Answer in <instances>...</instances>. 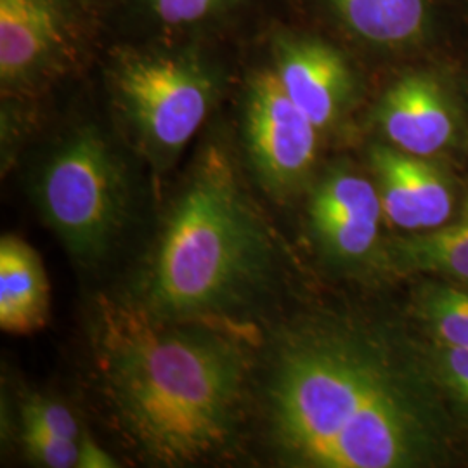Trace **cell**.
Returning <instances> with one entry per match:
<instances>
[{"instance_id": "6da1fadb", "label": "cell", "mask_w": 468, "mask_h": 468, "mask_svg": "<svg viewBox=\"0 0 468 468\" xmlns=\"http://www.w3.org/2000/svg\"><path fill=\"white\" fill-rule=\"evenodd\" d=\"M262 411L288 467L404 468L437 462L448 419L419 352L361 316L313 313L271 340Z\"/></svg>"}, {"instance_id": "7a4b0ae2", "label": "cell", "mask_w": 468, "mask_h": 468, "mask_svg": "<svg viewBox=\"0 0 468 468\" xmlns=\"http://www.w3.org/2000/svg\"><path fill=\"white\" fill-rule=\"evenodd\" d=\"M92 340L106 410L141 460L187 467L233 450L255 369V349L238 324L156 318L104 301Z\"/></svg>"}, {"instance_id": "3957f363", "label": "cell", "mask_w": 468, "mask_h": 468, "mask_svg": "<svg viewBox=\"0 0 468 468\" xmlns=\"http://www.w3.org/2000/svg\"><path fill=\"white\" fill-rule=\"evenodd\" d=\"M268 220L231 154L208 144L195 158L123 302L151 316L241 324L278 276Z\"/></svg>"}, {"instance_id": "277c9868", "label": "cell", "mask_w": 468, "mask_h": 468, "mask_svg": "<svg viewBox=\"0 0 468 468\" xmlns=\"http://www.w3.org/2000/svg\"><path fill=\"white\" fill-rule=\"evenodd\" d=\"M35 207L69 257L98 268L127 229L133 189L110 141L92 125L67 135L42 164L32 185Z\"/></svg>"}, {"instance_id": "5b68a950", "label": "cell", "mask_w": 468, "mask_h": 468, "mask_svg": "<svg viewBox=\"0 0 468 468\" xmlns=\"http://www.w3.org/2000/svg\"><path fill=\"white\" fill-rule=\"evenodd\" d=\"M117 115L135 148L165 172L200 131L218 82L200 58L174 52H127L108 75Z\"/></svg>"}, {"instance_id": "8992f818", "label": "cell", "mask_w": 468, "mask_h": 468, "mask_svg": "<svg viewBox=\"0 0 468 468\" xmlns=\"http://www.w3.org/2000/svg\"><path fill=\"white\" fill-rule=\"evenodd\" d=\"M338 34L402 67L458 61L468 42L463 0H319Z\"/></svg>"}, {"instance_id": "52a82bcc", "label": "cell", "mask_w": 468, "mask_h": 468, "mask_svg": "<svg viewBox=\"0 0 468 468\" xmlns=\"http://www.w3.org/2000/svg\"><path fill=\"white\" fill-rule=\"evenodd\" d=\"M316 125L288 98L274 69L255 73L243 102V139L251 172L274 200L309 183L319 151Z\"/></svg>"}, {"instance_id": "ba28073f", "label": "cell", "mask_w": 468, "mask_h": 468, "mask_svg": "<svg viewBox=\"0 0 468 468\" xmlns=\"http://www.w3.org/2000/svg\"><path fill=\"white\" fill-rule=\"evenodd\" d=\"M458 87V61L402 67L373 112L384 143L429 160L454 150L465 135Z\"/></svg>"}, {"instance_id": "9c48e42d", "label": "cell", "mask_w": 468, "mask_h": 468, "mask_svg": "<svg viewBox=\"0 0 468 468\" xmlns=\"http://www.w3.org/2000/svg\"><path fill=\"white\" fill-rule=\"evenodd\" d=\"M382 216L375 181L347 164L326 170L311 189V236L321 255L338 268H359L375 259Z\"/></svg>"}, {"instance_id": "30bf717a", "label": "cell", "mask_w": 468, "mask_h": 468, "mask_svg": "<svg viewBox=\"0 0 468 468\" xmlns=\"http://www.w3.org/2000/svg\"><path fill=\"white\" fill-rule=\"evenodd\" d=\"M274 73L319 133L338 127L359 96V77L346 50L316 35L274 38Z\"/></svg>"}, {"instance_id": "8fae6325", "label": "cell", "mask_w": 468, "mask_h": 468, "mask_svg": "<svg viewBox=\"0 0 468 468\" xmlns=\"http://www.w3.org/2000/svg\"><path fill=\"white\" fill-rule=\"evenodd\" d=\"M69 16L63 0H0L4 94L32 92L63 65Z\"/></svg>"}, {"instance_id": "7c38bea8", "label": "cell", "mask_w": 468, "mask_h": 468, "mask_svg": "<svg viewBox=\"0 0 468 468\" xmlns=\"http://www.w3.org/2000/svg\"><path fill=\"white\" fill-rule=\"evenodd\" d=\"M368 158L384 216L392 226L421 233L450 222L452 185L434 160L408 154L384 141L371 144Z\"/></svg>"}, {"instance_id": "4fadbf2b", "label": "cell", "mask_w": 468, "mask_h": 468, "mask_svg": "<svg viewBox=\"0 0 468 468\" xmlns=\"http://www.w3.org/2000/svg\"><path fill=\"white\" fill-rule=\"evenodd\" d=\"M49 278L44 262L25 239L5 234L0 241V328L32 335L49 319Z\"/></svg>"}, {"instance_id": "5bb4252c", "label": "cell", "mask_w": 468, "mask_h": 468, "mask_svg": "<svg viewBox=\"0 0 468 468\" xmlns=\"http://www.w3.org/2000/svg\"><path fill=\"white\" fill-rule=\"evenodd\" d=\"M385 262L398 271L437 272L468 282V198L452 224L388 245Z\"/></svg>"}, {"instance_id": "9a60e30c", "label": "cell", "mask_w": 468, "mask_h": 468, "mask_svg": "<svg viewBox=\"0 0 468 468\" xmlns=\"http://www.w3.org/2000/svg\"><path fill=\"white\" fill-rule=\"evenodd\" d=\"M417 311L441 346L468 349V290L427 284L420 288Z\"/></svg>"}, {"instance_id": "2e32d148", "label": "cell", "mask_w": 468, "mask_h": 468, "mask_svg": "<svg viewBox=\"0 0 468 468\" xmlns=\"http://www.w3.org/2000/svg\"><path fill=\"white\" fill-rule=\"evenodd\" d=\"M17 425L35 427L44 432L79 442L84 431L67 404L40 392H25L17 402Z\"/></svg>"}, {"instance_id": "e0dca14e", "label": "cell", "mask_w": 468, "mask_h": 468, "mask_svg": "<svg viewBox=\"0 0 468 468\" xmlns=\"http://www.w3.org/2000/svg\"><path fill=\"white\" fill-rule=\"evenodd\" d=\"M16 434L21 452L37 467H77L79 442L27 425H17Z\"/></svg>"}, {"instance_id": "ac0fdd59", "label": "cell", "mask_w": 468, "mask_h": 468, "mask_svg": "<svg viewBox=\"0 0 468 468\" xmlns=\"http://www.w3.org/2000/svg\"><path fill=\"white\" fill-rule=\"evenodd\" d=\"M234 0H148L151 11L167 25H195L226 11Z\"/></svg>"}, {"instance_id": "d6986e66", "label": "cell", "mask_w": 468, "mask_h": 468, "mask_svg": "<svg viewBox=\"0 0 468 468\" xmlns=\"http://www.w3.org/2000/svg\"><path fill=\"white\" fill-rule=\"evenodd\" d=\"M437 369L454 398L468 408V349L439 344Z\"/></svg>"}, {"instance_id": "ffe728a7", "label": "cell", "mask_w": 468, "mask_h": 468, "mask_svg": "<svg viewBox=\"0 0 468 468\" xmlns=\"http://www.w3.org/2000/svg\"><path fill=\"white\" fill-rule=\"evenodd\" d=\"M118 465L117 458L106 452L94 437L82 434L79 441L77 468H113Z\"/></svg>"}, {"instance_id": "44dd1931", "label": "cell", "mask_w": 468, "mask_h": 468, "mask_svg": "<svg viewBox=\"0 0 468 468\" xmlns=\"http://www.w3.org/2000/svg\"><path fill=\"white\" fill-rule=\"evenodd\" d=\"M458 77H460V85L465 87L468 92V42L458 59Z\"/></svg>"}, {"instance_id": "7402d4cb", "label": "cell", "mask_w": 468, "mask_h": 468, "mask_svg": "<svg viewBox=\"0 0 468 468\" xmlns=\"http://www.w3.org/2000/svg\"><path fill=\"white\" fill-rule=\"evenodd\" d=\"M463 2H465V5H467V9H468V0H463Z\"/></svg>"}]
</instances>
